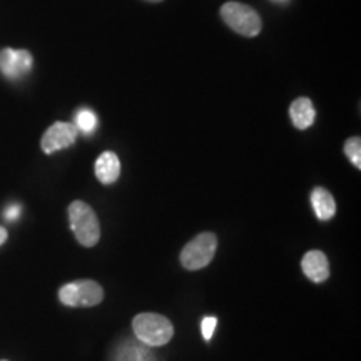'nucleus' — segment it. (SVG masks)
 Here are the masks:
<instances>
[{
	"label": "nucleus",
	"mask_w": 361,
	"mask_h": 361,
	"mask_svg": "<svg viewBox=\"0 0 361 361\" xmlns=\"http://www.w3.org/2000/svg\"><path fill=\"white\" fill-rule=\"evenodd\" d=\"M121 174V162L112 151L102 152L96 161V176L102 184L116 183Z\"/></svg>",
	"instance_id": "obj_9"
},
{
	"label": "nucleus",
	"mask_w": 361,
	"mask_h": 361,
	"mask_svg": "<svg viewBox=\"0 0 361 361\" xmlns=\"http://www.w3.org/2000/svg\"><path fill=\"white\" fill-rule=\"evenodd\" d=\"M301 268H303L306 276L314 283H323L329 278L328 258L322 251L306 252L303 263H301Z\"/></svg>",
	"instance_id": "obj_8"
},
{
	"label": "nucleus",
	"mask_w": 361,
	"mask_h": 361,
	"mask_svg": "<svg viewBox=\"0 0 361 361\" xmlns=\"http://www.w3.org/2000/svg\"><path fill=\"white\" fill-rule=\"evenodd\" d=\"M133 328L135 336L149 346L166 345L174 335V328L169 319L156 313H142L135 316Z\"/></svg>",
	"instance_id": "obj_2"
},
{
	"label": "nucleus",
	"mask_w": 361,
	"mask_h": 361,
	"mask_svg": "<svg viewBox=\"0 0 361 361\" xmlns=\"http://www.w3.org/2000/svg\"><path fill=\"white\" fill-rule=\"evenodd\" d=\"M218 238L213 233H201L192 241H189L180 251V263L189 271L206 268L214 258Z\"/></svg>",
	"instance_id": "obj_4"
},
{
	"label": "nucleus",
	"mask_w": 361,
	"mask_h": 361,
	"mask_svg": "<svg viewBox=\"0 0 361 361\" xmlns=\"http://www.w3.org/2000/svg\"><path fill=\"white\" fill-rule=\"evenodd\" d=\"M345 154L350 157L351 164L356 166V169H361V139L358 135L350 137L345 142Z\"/></svg>",
	"instance_id": "obj_13"
},
{
	"label": "nucleus",
	"mask_w": 361,
	"mask_h": 361,
	"mask_svg": "<svg viewBox=\"0 0 361 361\" xmlns=\"http://www.w3.org/2000/svg\"><path fill=\"white\" fill-rule=\"evenodd\" d=\"M34 59L27 51H13L4 49L0 52V71L7 79H22L32 69Z\"/></svg>",
	"instance_id": "obj_7"
},
{
	"label": "nucleus",
	"mask_w": 361,
	"mask_h": 361,
	"mask_svg": "<svg viewBox=\"0 0 361 361\" xmlns=\"http://www.w3.org/2000/svg\"><path fill=\"white\" fill-rule=\"evenodd\" d=\"M290 116L293 124H295L296 129H308L313 126L314 117H316V111L313 102L310 101L308 97H300L296 99L295 102L291 104L290 107Z\"/></svg>",
	"instance_id": "obj_10"
},
{
	"label": "nucleus",
	"mask_w": 361,
	"mask_h": 361,
	"mask_svg": "<svg viewBox=\"0 0 361 361\" xmlns=\"http://www.w3.org/2000/svg\"><path fill=\"white\" fill-rule=\"evenodd\" d=\"M75 139H78V129H75L74 124L56 123L45 130L40 146H42L45 154H52V152L72 146Z\"/></svg>",
	"instance_id": "obj_6"
},
{
	"label": "nucleus",
	"mask_w": 361,
	"mask_h": 361,
	"mask_svg": "<svg viewBox=\"0 0 361 361\" xmlns=\"http://www.w3.org/2000/svg\"><path fill=\"white\" fill-rule=\"evenodd\" d=\"M75 129L82 130L84 134H92L97 129V116L94 114V111L82 107L75 112Z\"/></svg>",
	"instance_id": "obj_12"
},
{
	"label": "nucleus",
	"mask_w": 361,
	"mask_h": 361,
	"mask_svg": "<svg viewBox=\"0 0 361 361\" xmlns=\"http://www.w3.org/2000/svg\"><path fill=\"white\" fill-rule=\"evenodd\" d=\"M226 25L243 37H256L261 32V19L255 8L241 2H228L221 7Z\"/></svg>",
	"instance_id": "obj_3"
},
{
	"label": "nucleus",
	"mask_w": 361,
	"mask_h": 361,
	"mask_svg": "<svg viewBox=\"0 0 361 361\" xmlns=\"http://www.w3.org/2000/svg\"><path fill=\"white\" fill-rule=\"evenodd\" d=\"M276 2H286V0H276Z\"/></svg>",
	"instance_id": "obj_18"
},
{
	"label": "nucleus",
	"mask_w": 361,
	"mask_h": 361,
	"mask_svg": "<svg viewBox=\"0 0 361 361\" xmlns=\"http://www.w3.org/2000/svg\"><path fill=\"white\" fill-rule=\"evenodd\" d=\"M19 214H20L19 204H12L6 209V219H8V221H16L17 218H19Z\"/></svg>",
	"instance_id": "obj_15"
},
{
	"label": "nucleus",
	"mask_w": 361,
	"mask_h": 361,
	"mask_svg": "<svg viewBox=\"0 0 361 361\" xmlns=\"http://www.w3.org/2000/svg\"><path fill=\"white\" fill-rule=\"evenodd\" d=\"M59 300L66 306H96L104 300V291L92 279H80L59 290Z\"/></svg>",
	"instance_id": "obj_5"
},
{
	"label": "nucleus",
	"mask_w": 361,
	"mask_h": 361,
	"mask_svg": "<svg viewBox=\"0 0 361 361\" xmlns=\"http://www.w3.org/2000/svg\"><path fill=\"white\" fill-rule=\"evenodd\" d=\"M71 228L80 245L90 247L97 245L101 238V224L94 209L84 201H74L69 206Z\"/></svg>",
	"instance_id": "obj_1"
},
{
	"label": "nucleus",
	"mask_w": 361,
	"mask_h": 361,
	"mask_svg": "<svg viewBox=\"0 0 361 361\" xmlns=\"http://www.w3.org/2000/svg\"><path fill=\"white\" fill-rule=\"evenodd\" d=\"M146 2H152V4H157V2H162V0H146Z\"/></svg>",
	"instance_id": "obj_17"
},
{
	"label": "nucleus",
	"mask_w": 361,
	"mask_h": 361,
	"mask_svg": "<svg viewBox=\"0 0 361 361\" xmlns=\"http://www.w3.org/2000/svg\"><path fill=\"white\" fill-rule=\"evenodd\" d=\"M311 204L318 219L328 221L336 213V202L333 200L331 192H328L324 188H314L311 192Z\"/></svg>",
	"instance_id": "obj_11"
},
{
	"label": "nucleus",
	"mask_w": 361,
	"mask_h": 361,
	"mask_svg": "<svg viewBox=\"0 0 361 361\" xmlns=\"http://www.w3.org/2000/svg\"><path fill=\"white\" fill-rule=\"evenodd\" d=\"M6 241H7V231H6V228H2V226H0V246H2Z\"/></svg>",
	"instance_id": "obj_16"
},
{
	"label": "nucleus",
	"mask_w": 361,
	"mask_h": 361,
	"mask_svg": "<svg viewBox=\"0 0 361 361\" xmlns=\"http://www.w3.org/2000/svg\"><path fill=\"white\" fill-rule=\"evenodd\" d=\"M216 324H218V319L213 318V316H211V318H204V319H202L201 328H202V336H204L206 341H209L211 338H213V333H214Z\"/></svg>",
	"instance_id": "obj_14"
}]
</instances>
